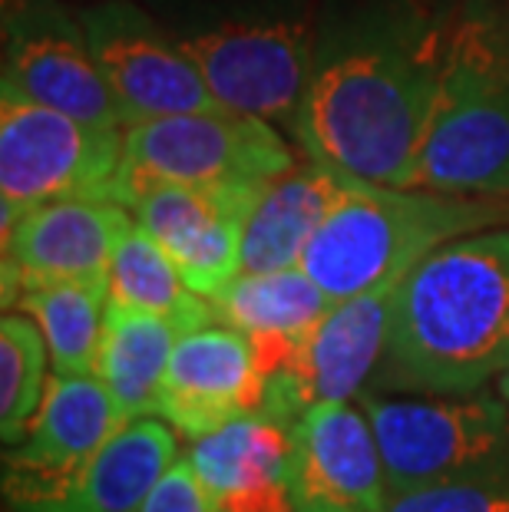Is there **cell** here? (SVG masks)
Wrapping results in <instances>:
<instances>
[{
    "label": "cell",
    "mask_w": 509,
    "mask_h": 512,
    "mask_svg": "<svg viewBox=\"0 0 509 512\" xmlns=\"http://www.w3.org/2000/svg\"><path fill=\"white\" fill-rule=\"evenodd\" d=\"M450 30L420 10H361L318 40V60L291 133L308 159L344 176L407 185L424 143Z\"/></svg>",
    "instance_id": "obj_1"
},
{
    "label": "cell",
    "mask_w": 509,
    "mask_h": 512,
    "mask_svg": "<svg viewBox=\"0 0 509 512\" xmlns=\"http://www.w3.org/2000/svg\"><path fill=\"white\" fill-rule=\"evenodd\" d=\"M509 367V228L433 248L397 288L381 387L470 394Z\"/></svg>",
    "instance_id": "obj_2"
},
{
    "label": "cell",
    "mask_w": 509,
    "mask_h": 512,
    "mask_svg": "<svg viewBox=\"0 0 509 512\" xmlns=\"http://www.w3.org/2000/svg\"><path fill=\"white\" fill-rule=\"evenodd\" d=\"M509 219V205L483 195H447L344 176L301 268L331 301L354 298L407 271L433 248Z\"/></svg>",
    "instance_id": "obj_3"
},
{
    "label": "cell",
    "mask_w": 509,
    "mask_h": 512,
    "mask_svg": "<svg viewBox=\"0 0 509 512\" xmlns=\"http://www.w3.org/2000/svg\"><path fill=\"white\" fill-rule=\"evenodd\" d=\"M407 189L509 195V27L463 20L450 30L447 67Z\"/></svg>",
    "instance_id": "obj_4"
},
{
    "label": "cell",
    "mask_w": 509,
    "mask_h": 512,
    "mask_svg": "<svg viewBox=\"0 0 509 512\" xmlns=\"http://www.w3.org/2000/svg\"><path fill=\"white\" fill-rule=\"evenodd\" d=\"M387 473V493L509 476V403L490 394H361Z\"/></svg>",
    "instance_id": "obj_5"
},
{
    "label": "cell",
    "mask_w": 509,
    "mask_h": 512,
    "mask_svg": "<svg viewBox=\"0 0 509 512\" xmlns=\"http://www.w3.org/2000/svg\"><path fill=\"white\" fill-rule=\"evenodd\" d=\"M295 166V152L275 123L212 106L126 126L113 199L126 205L136 192L162 182L199 189L268 185Z\"/></svg>",
    "instance_id": "obj_6"
},
{
    "label": "cell",
    "mask_w": 509,
    "mask_h": 512,
    "mask_svg": "<svg viewBox=\"0 0 509 512\" xmlns=\"http://www.w3.org/2000/svg\"><path fill=\"white\" fill-rule=\"evenodd\" d=\"M126 129L86 126L0 86V199L4 228L37 205L60 199H113Z\"/></svg>",
    "instance_id": "obj_7"
},
{
    "label": "cell",
    "mask_w": 509,
    "mask_h": 512,
    "mask_svg": "<svg viewBox=\"0 0 509 512\" xmlns=\"http://www.w3.org/2000/svg\"><path fill=\"white\" fill-rule=\"evenodd\" d=\"M176 40L219 106L295 126L321 40L308 17H222Z\"/></svg>",
    "instance_id": "obj_8"
},
{
    "label": "cell",
    "mask_w": 509,
    "mask_h": 512,
    "mask_svg": "<svg viewBox=\"0 0 509 512\" xmlns=\"http://www.w3.org/2000/svg\"><path fill=\"white\" fill-rule=\"evenodd\" d=\"M397 288L400 281H387L381 288L334 301L305 337L298 361L268 377L262 410L295 427L314 403L361 397L364 384L384 364Z\"/></svg>",
    "instance_id": "obj_9"
},
{
    "label": "cell",
    "mask_w": 509,
    "mask_h": 512,
    "mask_svg": "<svg viewBox=\"0 0 509 512\" xmlns=\"http://www.w3.org/2000/svg\"><path fill=\"white\" fill-rule=\"evenodd\" d=\"M80 20L126 126L219 106L182 43L136 4L106 0L86 7Z\"/></svg>",
    "instance_id": "obj_10"
},
{
    "label": "cell",
    "mask_w": 509,
    "mask_h": 512,
    "mask_svg": "<svg viewBox=\"0 0 509 512\" xmlns=\"http://www.w3.org/2000/svg\"><path fill=\"white\" fill-rule=\"evenodd\" d=\"M4 86L86 126L126 129L83 20L57 0H27L4 27Z\"/></svg>",
    "instance_id": "obj_11"
},
{
    "label": "cell",
    "mask_w": 509,
    "mask_h": 512,
    "mask_svg": "<svg viewBox=\"0 0 509 512\" xmlns=\"http://www.w3.org/2000/svg\"><path fill=\"white\" fill-rule=\"evenodd\" d=\"M123 423L100 374H53L27 437L4 456L7 509L57 499Z\"/></svg>",
    "instance_id": "obj_12"
},
{
    "label": "cell",
    "mask_w": 509,
    "mask_h": 512,
    "mask_svg": "<svg viewBox=\"0 0 509 512\" xmlns=\"http://www.w3.org/2000/svg\"><path fill=\"white\" fill-rule=\"evenodd\" d=\"M265 185H199L162 182L136 192L126 202L133 219L166 248L182 281L215 298L242 275V228Z\"/></svg>",
    "instance_id": "obj_13"
},
{
    "label": "cell",
    "mask_w": 509,
    "mask_h": 512,
    "mask_svg": "<svg viewBox=\"0 0 509 512\" xmlns=\"http://www.w3.org/2000/svg\"><path fill=\"white\" fill-rule=\"evenodd\" d=\"M265 384L252 337L232 324H205L179 337L159 387L156 417L199 440L262 410Z\"/></svg>",
    "instance_id": "obj_14"
},
{
    "label": "cell",
    "mask_w": 509,
    "mask_h": 512,
    "mask_svg": "<svg viewBox=\"0 0 509 512\" xmlns=\"http://www.w3.org/2000/svg\"><path fill=\"white\" fill-rule=\"evenodd\" d=\"M189 463L215 512H298L295 437L272 413H245L192 440Z\"/></svg>",
    "instance_id": "obj_15"
},
{
    "label": "cell",
    "mask_w": 509,
    "mask_h": 512,
    "mask_svg": "<svg viewBox=\"0 0 509 512\" xmlns=\"http://www.w3.org/2000/svg\"><path fill=\"white\" fill-rule=\"evenodd\" d=\"M295 499L334 503L357 512L387 509V473L364 407L324 400L305 410L295 427Z\"/></svg>",
    "instance_id": "obj_16"
},
{
    "label": "cell",
    "mask_w": 509,
    "mask_h": 512,
    "mask_svg": "<svg viewBox=\"0 0 509 512\" xmlns=\"http://www.w3.org/2000/svg\"><path fill=\"white\" fill-rule=\"evenodd\" d=\"M133 212L116 199H60L4 228V258L27 278L110 281V261Z\"/></svg>",
    "instance_id": "obj_17"
},
{
    "label": "cell",
    "mask_w": 509,
    "mask_h": 512,
    "mask_svg": "<svg viewBox=\"0 0 509 512\" xmlns=\"http://www.w3.org/2000/svg\"><path fill=\"white\" fill-rule=\"evenodd\" d=\"M179 443L156 417L123 423L57 499L27 512H143Z\"/></svg>",
    "instance_id": "obj_18"
},
{
    "label": "cell",
    "mask_w": 509,
    "mask_h": 512,
    "mask_svg": "<svg viewBox=\"0 0 509 512\" xmlns=\"http://www.w3.org/2000/svg\"><path fill=\"white\" fill-rule=\"evenodd\" d=\"M344 172L318 159L298 162L285 176L272 179L255 199L242 228V271L298 268L308 242L321 228Z\"/></svg>",
    "instance_id": "obj_19"
},
{
    "label": "cell",
    "mask_w": 509,
    "mask_h": 512,
    "mask_svg": "<svg viewBox=\"0 0 509 512\" xmlns=\"http://www.w3.org/2000/svg\"><path fill=\"white\" fill-rule=\"evenodd\" d=\"M182 334L186 331L162 314L106 301L96 374L113 394L119 417L126 423L156 417L162 377Z\"/></svg>",
    "instance_id": "obj_20"
},
{
    "label": "cell",
    "mask_w": 509,
    "mask_h": 512,
    "mask_svg": "<svg viewBox=\"0 0 509 512\" xmlns=\"http://www.w3.org/2000/svg\"><path fill=\"white\" fill-rule=\"evenodd\" d=\"M110 281L27 278L17 308L37 321L53 374H96Z\"/></svg>",
    "instance_id": "obj_21"
},
{
    "label": "cell",
    "mask_w": 509,
    "mask_h": 512,
    "mask_svg": "<svg viewBox=\"0 0 509 512\" xmlns=\"http://www.w3.org/2000/svg\"><path fill=\"white\" fill-rule=\"evenodd\" d=\"M222 324L245 334H272L305 341L324 314L331 311V298L305 268L281 271H242L212 298Z\"/></svg>",
    "instance_id": "obj_22"
},
{
    "label": "cell",
    "mask_w": 509,
    "mask_h": 512,
    "mask_svg": "<svg viewBox=\"0 0 509 512\" xmlns=\"http://www.w3.org/2000/svg\"><path fill=\"white\" fill-rule=\"evenodd\" d=\"M110 301L162 314V318L176 321L186 334L219 321L212 298H202L182 281L166 248L136 219L116 242L110 261Z\"/></svg>",
    "instance_id": "obj_23"
},
{
    "label": "cell",
    "mask_w": 509,
    "mask_h": 512,
    "mask_svg": "<svg viewBox=\"0 0 509 512\" xmlns=\"http://www.w3.org/2000/svg\"><path fill=\"white\" fill-rule=\"evenodd\" d=\"M47 341L37 321L4 314L0 321V437L14 446L27 437L47 394Z\"/></svg>",
    "instance_id": "obj_24"
},
{
    "label": "cell",
    "mask_w": 509,
    "mask_h": 512,
    "mask_svg": "<svg viewBox=\"0 0 509 512\" xmlns=\"http://www.w3.org/2000/svg\"><path fill=\"white\" fill-rule=\"evenodd\" d=\"M384 512H509V476L407 489L387 499Z\"/></svg>",
    "instance_id": "obj_25"
},
{
    "label": "cell",
    "mask_w": 509,
    "mask_h": 512,
    "mask_svg": "<svg viewBox=\"0 0 509 512\" xmlns=\"http://www.w3.org/2000/svg\"><path fill=\"white\" fill-rule=\"evenodd\" d=\"M143 512H215L209 489L202 486L189 460H176L149 493Z\"/></svg>",
    "instance_id": "obj_26"
},
{
    "label": "cell",
    "mask_w": 509,
    "mask_h": 512,
    "mask_svg": "<svg viewBox=\"0 0 509 512\" xmlns=\"http://www.w3.org/2000/svg\"><path fill=\"white\" fill-rule=\"evenodd\" d=\"M298 512H357V509L334 506V503H318V499H308V503H298Z\"/></svg>",
    "instance_id": "obj_27"
},
{
    "label": "cell",
    "mask_w": 509,
    "mask_h": 512,
    "mask_svg": "<svg viewBox=\"0 0 509 512\" xmlns=\"http://www.w3.org/2000/svg\"><path fill=\"white\" fill-rule=\"evenodd\" d=\"M500 397L509 403V367H506L503 374H500Z\"/></svg>",
    "instance_id": "obj_28"
},
{
    "label": "cell",
    "mask_w": 509,
    "mask_h": 512,
    "mask_svg": "<svg viewBox=\"0 0 509 512\" xmlns=\"http://www.w3.org/2000/svg\"><path fill=\"white\" fill-rule=\"evenodd\" d=\"M7 512H14V509H7Z\"/></svg>",
    "instance_id": "obj_29"
},
{
    "label": "cell",
    "mask_w": 509,
    "mask_h": 512,
    "mask_svg": "<svg viewBox=\"0 0 509 512\" xmlns=\"http://www.w3.org/2000/svg\"><path fill=\"white\" fill-rule=\"evenodd\" d=\"M506 27H509V20H506Z\"/></svg>",
    "instance_id": "obj_30"
}]
</instances>
